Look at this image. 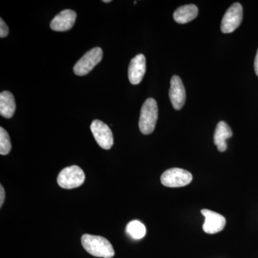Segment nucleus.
I'll list each match as a JSON object with an SVG mask.
<instances>
[{
	"label": "nucleus",
	"instance_id": "f257e3e1",
	"mask_svg": "<svg viewBox=\"0 0 258 258\" xmlns=\"http://www.w3.org/2000/svg\"><path fill=\"white\" fill-rule=\"evenodd\" d=\"M81 242L83 248L95 257L111 258L114 256V249L111 242L101 236L85 234Z\"/></svg>",
	"mask_w": 258,
	"mask_h": 258
},
{
	"label": "nucleus",
	"instance_id": "f03ea898",
	"mask_svg": "<svg viewBox=\"0 0 258 258\" xmlns=\"http://www.w3.org/2000/svg\"><path fill=\"white\" fill-rule=\"evenodd\" d=\"M158 120V106L154 98H148L141 109L139 126L144 135L154 132Z\"/></svg>",
	"mask_w": 258,
	"mask_h": 258
},
{
	"label": "nucleus",
	"instance_id": "7ed1b4c3",
	"mask_svg": "<svg viewBox=\"0 0 258 258\" xmlns=\"http://www.w3.org/2000/svg\"><path fill=\"white\" fill-rule=\"evenodd\" d=\"M84 172L79 166L74 165L64 168L57 176V184L66 189L79 187L84 183Z\"/></svg>",
	"mask_w": 258,
	"mask_h": 258
},
{
	"label": "nucleus",
	"instance_id": "20e7f679",
	"mask_svg": "<svg viewBox=\"0 0 258 258\" xmlns=\"http://www.w3.org/2000/svg\"><path fill=\"white\" fill-rule=\"evenodd\" d=\"M103 57V50L101 47H94L88 51L76 64H75L74 71L77 76H86L89 74L96 64L99 63Z\"/></svg>",
	"mask_w": 258,
	"mask_h": 258
},
{
	"label": "nucleus",
	"instance_id": "39448f33",
	"mask_svg": "<svg viewBox=\"0 0 258 258\" xmlns=\"http://www.w3.org/2000/svg\"><path fill=\"white\" fill-rule=\"evenodd\" d=\"M192 178L189 171L179 168H172L163 173L161 181V184L167 187H181L190 184Z\"/></svg>",
	"mask_w": 258,
	"mask_h": 258
},
{
	"label": "nucleus",
	"instance_id": "423d86ee",
	"mask_svg": "<svg viewBox=\"0 0 258 258\" xmlns=\"http://www.w3.org/2000/svg\"><path fill=\"white\" fill-rule=\"evenodd\" d=\"M243 17V10L240 3H235L226 12L221 23L223 33H231L240 26Z\"/></svg>",
	"mask_w": 258,
	"mask_h": 258
},
{
	"label": "nucleus",
	"instance_id": "0eeeda50",
	"mask_svg": "<svg viewBox=\"0 0 258 258\" xmlns=\"http://www.w3.org/2000/svg\"><path fill=\"white\" fill-rule=\"evenodd\" d=\"M91 130L97 143L102 149H111L113 145V137L111 128L100 120H94L91 125Z\"/></svg>",
	"mask_w": 258,
	"mask_h": 258
},
{
	"label": "nucleus",
	"instance_id": "6e6552de",
	"mask_svg": "<svg viewBox=\"0 0 258 258\" xmlns=\"http://www.w3.org/2000/svg\"><path fill=\"white\" fill-rule=\"evenodd\" d=\"M205 217L203 230L208 234H216L221 232L226 225V219L220 214L210 210H202Z\"/></svg>",
	"mask_w": 258,
	"mask_h": 258
},
{
	"label": "nucleus",
	"instance_id": "1a4fd4ad",
	"mask_svg": "<svg viewBox=\"0 0 258 258\" xmlns=\"http://www.w3.org/2000/svg\"><path fill=\"white\" fill-rule=\"evenodd\" d=\"M169 98L174 109L180 110L184 106L186 101V92L182 81L179 76H174L171 78Z\"/></svg>",
	"mask_w": 258,
	"mask_h": 258
},
{
	"label": "nucleus",
	"instance_id": "9d476101",
	"mask_svg": "<svg viewBox=\"0 0 258 258\" xmlns=\"http://www.w3.org/2000/svg\"><path fill=\"white\" fill-rule=\"evenodd\" d=\"M147 64L146 57L143 54H139L131 60L128 66V79L133 85H138L142 82L145 75Z\"/></svg>",
	"mask_w": 258,
	"mask_h": 258
},
{
	"label": "nucleus",
	"instance_id": "9b49d317",
	"mask_svg": "<svg viewBox=\"0 0 258 258\" xmlns=\"http://www.w3.org/2000/svg\"><path fill=\"white\" fill-rule=\"evenodd\" d=\"M76 17L77 15L74 10H64L53 18L50 23V28L54 31H68L74 27Z\"/></svg>",
	"mask_w": 258,
	"mask_h": 258
},
{
	"label": "nucleus",
	"instance_id": "f8f14e48",
	"mask_svg": "<svg viewBox=\"0 0 258 258\" xmlns=\"http://www.w3.org/2000/svg\"><path fill=\"white\" fill-rule=\"evenodd\" d=\"M232 137V132L228 124L225 121L219 122L214 135V142L219 152H224L227 150L226 140Z\"/></svg>",
	"mask_w": 258,
	"mask_h": 258
},
{
	"label": "nucleus",
	"instance_id": "ddd939ff",
	"mask_svg": "<svg viewBox=\"0 0 258 258\" xmlns=\"http://www.w3.org/2000/svg\"><path fill=\"white\" fill-rule=\"evenodd\" d=\"M198 8L196 5H184L176 10L173 17L176 23L185 24L195 20L198 17Z\"/></svg>",
	"mask_w": 258,
	"mask_h": 258
},
{
	"label": "nucleus",
	"instance_id": "4468645a",
	"mask_svg": "<svg viewBox=\"0 0 258 258\" xmlns=\"http://www.w3.org/2000/svg\"><path fill=\"white\" fill-rule=\"evenodd\" d=\"M16 104L14 96L10 91L0 93V114L6 118H11L14 115Z\"/></svg>",
	"mask_w": 258,
	"mask_h": 258
},
{
	"label": "nucleus",
	"instance_id": "2eb2a0df",
	"mask_svg": "<svg viewBox=\"0 0 258 258\" xmlns=\"http://www.w3.org/2000/svg\"><path fill=\"white\" fill-rule=\"evenodd\" d=\"M125 230L128 235L134 240H140L147 234L145 225L138 220H133L129 222Z\"/></svg>",
	"mask_w": 258,
	"mask_h": 258
},
{
	"label": "nucleus",
	"instance_id": "dca6fc26",
	"mask_svg": "<svg viewBox=\"0 0 258 258\" xmlns=\"http://www.w3.org/2000/svg\"><path fill=\"white\" fill-rule=\"evenodd\" d=\"M12 149L9 134L3 127L0 128V154L8 155Z\"/></svg>",
	"mask_w": 258,
	"mask_h": 258
},
{
	"label": "nucleus",
	"instance_id": "f3484780",
	"mask_svg": "<svg viewBox=\"0 0 258 258\" xmlns=\"http://www.w3.org/2000/svg\"><path fill=\"white\" fill-rule=\"evenodd\" d=\"M8 34H9V28L5 23L4 20L1 18L0 19V37L3 38V37H7Z\"/></svg>",
	"mask_w": 258,
	"mask_h": 258
},
{
	"label": "nucleus",
	"instance_id": "a211bd4d",
	"mask_svg": "<svg viewBox=\"0 0 258 258\" xmlns=\"http://www.w3.org/2000/svg\"><path fill=\"white\" fill-rule=\"evenodd\" d=\"M5 199V191L3 186H0V207H3V203H4Z\"/></svg>",
	"mask_w": 258,
	"mask_h": 258
},
{
	"label": "nucleus",
	"instance_id": "6ab92c4d",
	"mask_svg": "<svg viewBox=\"0 0 258 258\" xmlns=\"http://www.w3.org/2000/svg\"><path fill=\"white\" fill-rule=\"evenodd\" d=\"M254 67L255 74L258 76V50L257 54H256L255 59H254Z\"/></svg>",
	"mask_w": 258,
	"mask_h": 258
},
{
	"label": "nucleus",
	"instance_id": "aec40b11",
	"mask_svg": "<svg viewBox=\"0 0 258 258\" xmlns=\"http://www.w3.org/2000/svg\"><path fill=\"white\" fill-rule=\"evenodd\" d=\"M103 3H111V0H103Z\"/></svg>",
	"mask_w": 258,
	"mask_h": 258
}]
</instances>
